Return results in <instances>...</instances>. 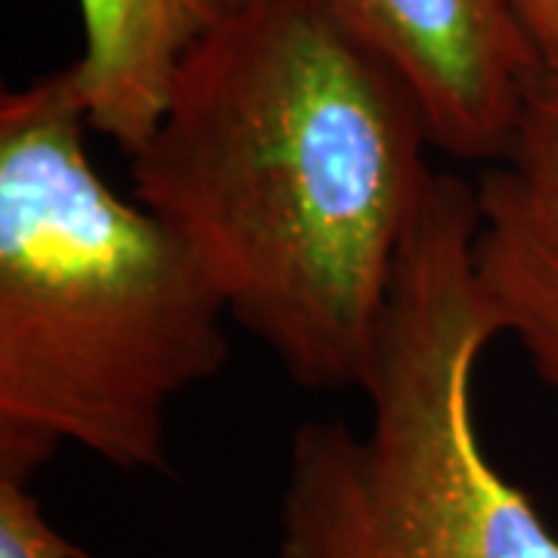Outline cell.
I'll use <instances>...</instances> for the list:
<instances>
[{
    "label": "cell",
    "instance_id": "cell-5",
    "mask_svg": "<svg viewBox=\"0 0 558 558\" xmlns=\"http://www.w3.org/2000/svg\"><path fill=\"white\" fill-rule=\"evenodd\" d=\"M475 270L499 336L558 395V161L521 140L478 186Z\"/></svg>",
    "mask_w": 558,
    "mask_h": 558
},
{
    "label": "cell",
    "instance_id": "cell-6",
    "mask_svg": "<svg viewBox=\"0 0 558 558\" xmlns=\"http://www.w3.org/2000/svg\"><path fill=\"white\" fill-rule=\"evenodd\" d=\"M84 53L75 65L94 134L134 156L156 134L186 57L230 0H78Z\"/></svg>",
    "mask_w": 558,
    "mask_h": 558
},
{
    "label": "cell",
    "instance_id": "cell-3",
    "mask_svg": "<svg viewBox=\"0 0 558 558\" xmlns=\"http://www.w3.org/2000/svg\"><path fill=\"white\" fill-rule=\"evenodd\" d=\"M478 193L438 174L363 385L369 428L292 438L279 558H558V534L481 444L472 381L499 326L475 270Z\"/></svg>",
    "mask_w": 558,
    "mask_h": 558
},
{
    "label": "cell",
    "instance_id": "cell-10",
    "mask_svg": "<svg viewBox=\"0 0 558 558\" xmlns=\"http://www.w3.org/2000/svg\"><path fill=\"white\" fill-rule=\"evenodd\" d=\"M230 3H233V7H240V3H248V0H230Z\"/></svg>",
    "mask_w": 558,
    "mask_h": 558
},
{
    "label": "cell",
    "instance_id": "cell-9",
    "mask_svg": "<svg viewBox=\"0 0 558 558\" xmlns=\"http://www.w3.org/2000/svg\"><path fill=\"white\" fill-rule=\"evenodd\" d=\"M521 140L534 143L546 156L558 161V75L543 72V78L537 81L527 116H524Z\"/></svg>",
    "mask_w": 558,
    "mask_h": 558
},
{
    "label": "cell",
    "instance_id": "cell-4",
    "mask_svg": "<svg viewBox=\"0 0 558 558\" xmlns=\"http://www.w3.org/2000/svg\"><path fill=\"white\" fill-rule=\"evenodd\" d=\"M391 69L416 97L435 149L506 161L543 65L512 0H301Z\"/></svg>",
    "mask_w": 558,
    "mask_h": 558
},
{
    "label": "cell",
    "instance_id": "cell-2",
    "mask_svg": "<svg viewBox=\"0 0 558 558\" xmlns=\"http://www.w3.org/2000/svg\"><path fill=\"white\" fill-rule=\"evenodd\" d=\"M75 65L0 97V478L62 447L171 469V407L230 357L227 307L178 236L87 153Z\"/></svg>",
    "mask_w": 558,
    "mask_h": 558
},
{
    "label": "cell",
    "instance_id": "cell-1",
    "mask_svg": "<svg viewBox=\"0 0 558 558\" xmlns=\"http://www.w3.org/2000/svg\"><path fill=\"white\" fill-rule=\"evenodd\" d=\"M432 146L391 69L301 0H248L186 57L131 196L289 379L363 391Z\"/></svg>",
    "mask_w": 558,
    "mask_h": 558
},
{
    "label": "cell",
    "instance_id": "cell-8",
    "mask_svg": "<svg viewBox=\"0 0 558 558\" xmlns=\"http://www.w3.org/2000/svg\"><path fill=\"white\" fill-rule=\"evenodd\" d=\"M543 72L558 75V0H512Z\"/></svg>",
    "mask_w": 558,
    "mask_h": 558
},
{
    "label": "cell",
    "instance_id": "cell-7",
    "mask_svg": "<svg viewBox=\"0 0 558 558\" xmlns=\"http://www.w3.org/2000/svg\"><path fill=\"white\" fill-rule=\"evenodd\" d=\"M0 558H87L22 481L0 478Z\"/></svg>",
    "mask_w": 558,
    "mask_h": 558
}]
</instances>
